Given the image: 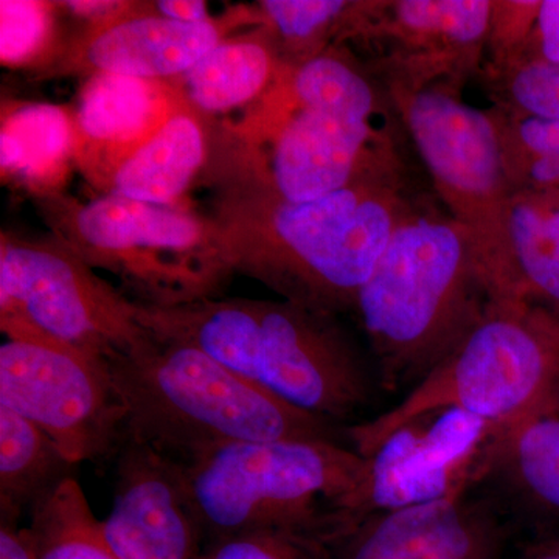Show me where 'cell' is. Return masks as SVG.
Segmentation results:
<instances>
[{
    "mask_svg": "<svg viewBox=\"0 0 559 559\" xmlns=\"http://www.w3.org/2000/svg\"><path fill=\"white\" fill-rule=\"evenodd\" d=\"M178 466L205 546L270 528L341 543L364 521L369 460L331 439L238 441Z\"/></svg>",
    "mask_w": 559,
    "mask_h": 559,
    "instance_id": "obj_4",
    "label": "cell"
},
{
    "mask_svg": "<svg viewBox=\"0 0 559 559\" xmlns=\"http://www.w3.org/2000/svg\"><path fill=\"white\" fill-rule=\"evenodd\" d=\"M514 428L559 411V318L540 307H491L396 407L348 429L369 459L400 429L443 411Z\"/></svg>",
    "mask_w": 559,
    "mask_h": 559,
    "instance_id": "obj_6",
    "label": "cell"
},
{
    "mask_svg": "<svg viewBox=\"0 0 559 559\" xmlns=\"http://www.w3.org/2000/svg\"><path fill=\"white\" fill-rule=\"evenodd\" d=\"M491 308L473 245L450 213L415 205L356 299L389 389L419 382Z\"/></svg>",
    "mask_w": 559,
    "mask_h": 559,
    "instance_id": "obj_3",
    "label": "cell"
},
{
    "mask_svg": "<svg viewBox=\"0 0 559 559\" xmlns=\"http://www.w3.org/2000/svg\"><path fill=\"white\" fill-rule=\"evenodd\" d=\"M488 80L502 108L538 119L559 120V62L524 60L488 75Z\"/></svg>",
    "mask_w": 559,
    "mask_h": 559,
    "instance_id": "obj_27",
    "label": "cell"
},
{
    "mask_svg": "<svg viewBox=\"0 0 559 559\" xmlns=\"http://www.w3.org/2000/svg\"><path fill=\"white\" fill-rule=\"evenodd\" d=\"M492 0H358L342 40L374 51L382 84L469 79L487 57Z\"/></svg>",
    "mask_w": 559,
    "mask_h": 559,
    "instance_id": "obj_12",
    "label": "cell"
},
{
    "mask_svg": "<svg viewBox=\"0 0 559 559\" xmlns=\"http://www.w3.org/2000/svg\"><path fill=\"white\" fill-rule=\"evenodd\" d=\"M543 0H492L487 35V75L524 58Z\"/></svg>",
    "mask_w": 559,
    "mask_h": 559,
    "instance_id": "obj_29",
    "label": "cell"
},
{
    "mask_svg": "<svg viewBox=\"0 0 559 559\" xmlns=\"http://www.w3.org/2000/svg\"><path fill=\"white\" fill-rule=\"evenodd\" d=\"M337 544L310 530H259L210 543L200 559H336Z\"/></svg>",
    "mask_w": 559,
    "mask_h": 559,
    "instance_id": "obj_26",
    "label": "cell"
},
{
    "mask_svg": "<svg viewBox=\"0 0 559 559\" xmlns=\"http://www.w3.org/2000/svg\"><path fill=\"white\" fill-rule=\"evenodd\" d=\"M128 2H105V0H100V2H64L62 5L66 7L72 13H75L76 16L86 17L91 22H98L103 20H108V17L114 16V14L119 13Z\"/></svg>",
    "mask_w": 559,
    "mask_h": 559,
    "instance_id": "obj_34",
    "label": "cell"
},
{
    "mask_svg": "<svg viewBox=\"0 0 559 559\" xmlns=\"http://www.w3.org/2000/svg\"><path fill=\"white\" fill-rule=\"evenodd\" d=\"M353 0H263L261 27L285 66H299L331 49L344 27Z\"/></svg>",
    "mask_w": 559,
    "mask_h": 559,
    "instance_id": "obj_24",
    "label": "cell"
},
{
    "mask_svg": "<svg viewBox=\"0 0 559 559\" xmlns=\"http://www.w3.org/2000/svg\"><path fill=\"white\" fill-rule=\"evenodd\" d=\"M0 559H38L32 528H17L16 522L2 521Z\"/></svg>",
    "mask_w": 559,
    "mask_h": 559,
    "instance_id": "obj_32",
    "label": "cell"
},
{
    "mask_svg": "<svg viewBox=\"0 0 559 559\" xmlns=\"http://www.w3.org/2000/svg\"><path fill=\"white\" fill-rule=\"evenodd\" d=\"M226 31V25L216 20L187 24L160 16L153 7L128 2L108 20L92 22L66 68L171 81L223 43Z\"/></svg>",
    "mask_w": 559,
    "mask_h": 559,
    "instance_id": "obj_15",
    "label": "cell"
},
{
    "mask_svg": "<svg viewBox=\"0 0 559 559\" xmlns=\"http://www.w3.org/2000/svg\"><path fill=\"white\" fill-rule=\"evenodd\" d=\"M463 84L440 80L384 87L447 212L468 234L491 307H530L511 260L507 216L513 187L498 124L491 108H474L463 100Z\"/></svg>",
    "mask_w": 559,
    "mask_h": 559,
    "instance_id": "obj_7",
    "label": "cell"
},
{
    "mask_svg": "<svg viewBox=\"0 0 559 559\" xmlns=\"http://www.w3.org/2000/svg\"><path fill=\"white\" fill-rule=\"evenodd\" d=\"M274 40L266 31L241 39H224L175 81L202 116L227 112L264 97L282 70Z\"/></svg>",
    "mask_w": 559,
    "mask_h": 559,
    "instance_id": "obj_20",
    "label": "cell"
},
{
    "mask_svg": "<svg viewBox=\"0 0 559 559\" xmlns=\"http://www.w3.org/2000/svg\"><path fill=\"white\" fill-rule=\"evenodd\" d=\"M507 229L522 299L559 316V190H513Z\"/></svg>",
    "mask_w": 559,
    "mask_h": 559,
    "instance_id": "obj_21",
    "label": "cell"
},
{
    "mask_svg": "<svg viewBox=\"0 0 559 559\" xmlns=\"http://www.w3.org/2000/svg\"><path fill=\"white\" fill-rule=\"evenodd\" d=\"M124 440L175 462L238 441L330 439V423L283 403L182 342L156 340L109 367Z\"/></svg>",
    "mask_w": 559,
    "mask_h": 559,
    "instance_id": "obj_5",
    "label": "cell"
},
{
    "mask_svg": "<svg viewBox=\"0 0 559 559\" xmlns=\"http://www.w3.org/2000/svg\"><path fill=\"white\" fill-rule=\"evenodd\" d=\"M491 110L503 159L559 156V120L524 116L499 105Z\"/></svg>",
    "mask_w": 559,
    "mask_h": 559,
    "instance_id": "obj_30",
    "label": "cell"
},
{
    "mask_svg": "<svg viewBox=\"0 0 559 559\" xmlns=\"http://www.w3.org/2000/svg\"><path fill=\"white\" fill-rule=\"evenodd\" d=\"M205 116L180 100L159 131L127 157L109 182V193L150 204L179 207L209 156Z\"/></svg>",
    "mask_w": 559,
    "mask_h": 559,
    "instance_id": "obj_18",
    "label": "cell"
},
{
    "mask_svg": "<svg viewBox=\"0 0 559 559\" xmlns=\"http://www.w3.org/2000/svg\"><path fill=\"white\" fill-rule=\"evenodd\" d=\"M60 241L92 267L119 275L146 307L209 299L230 274L212 219L106 193L84 204L40 198Z\"/></svg>",
    "mask_w": 559,
    "mask_h": 559,
    "instance_id": "obj_8",
    "label": "cell"
},
{
    "mask_svg": "<svg viewBox=\"0 0 559 559\" xmlns=\"http://www.w3.org/2000/svg\"><path fill=\"white\" fill-rule=\"evenodd\" d=\"M32 518L38 559H120L73 477L40 498Z\"/></svg>",
    "mask_w": 559,
    "mask_h": 559,
    "instance_id": "obj_23",
    "label": "cell"
},
{
    "mask_svg": "<svg viewBox=\"0 0 559 559\" xmlns=\"http://www.w3.org/2000/svg\"><path fill=\"white\" fill-rule=\"evenodd\" d=\"M535 559H559V551H551V554L540 555Z\"/></svg>",
    "mask_w": 559,
    "mask_h": 559,
    "instance_id": "obj_35",
    "label": "cell"
},
{
    "mask_svg": "<svg viewBox=\"0 0 559 559\" xmlns=\"http://www.w3.org/2000/svg\"><path fill=\"white\" fill-rule=\"evenodd\" d=\"M331 316L288 300L201 299L151 307L145 323L312 417L348 418L369 400V380Z\"/></svg>",
    "mask_w": 559,
    "mask_h": 559,
    "instance_id": "obj_2",
    "label": "cell"
},
{
    "mask_svg": "<svg viewBox=\"0 0 559 559\" xmlns=\"http://www.w3.org/2000/svg\"><path fill=\"white\" fill-rule=\"evenodd\" d=\"M153 9L168 20L187 22V24H204L212 22L207 3L201 0H159L153 3Z\"/></svg>",
    "mask_w": 559,
    "mask_h": 559,
    "instance_id": "obj_33",
    "label": "cell"
},
{
    "mask_svg": "<svg viewBox=\"0 0 559 559\" xmlns=\"http://www.w3.org/2000/svg\"><path fill=\"white\" fill-rule=\"evenodd\" d=\"M377 119L301 105L278 79L263 97L250 139L267 140V153L241 160L289 201L319 200L362 180L403 178L389 132Z\"/></svg>",
    "mask_w": 559,
    "mask_h": 559,
    "instance_id": "obj_10",
    "label": "cell"
},
{
    "mask_svg": "<svg viewBox=\"0 0 559 559\" xmlns=\"http://www.w3.org/2000/svg\"><path fill=\"white\" fill-rule=\"evenodd\" d=\"M53 3L39 0L0 2V60L10 68L40 60L53 40Z\"/></svg>",
    "mask_w": 559,
    "mask_h": 559,
    "instance_id": "obj_28",
    "label": "cell"
},
{
    "mask_svg": "<svg viewBox=\"0 0 559 559\" xmlns=\"http://www.w3.org/2000/svg\"><path fill=\"white\" fill-rule=\"evenodd\" d=\"M49 437L27 418L0 406V503L2 521H16L50 489L68 479L70 468Z\"/></svg>",
    "mask_w": 559,
    "mask_h": 559,
    "instance_id": "obj_22",
    "label": "cell"
},
{
    "mask_svg": "<svg viewBox=\"0 0 559 559\" xmlns=\"http://www.w3.org/2000/svg\"><path fill=\"white\" fill-rule=\"evenodd\" d=\"M495 443L510 455L525 488L544 503L559 509L558 411L498 430Z\"/></svg>",
    "mask_w": 559,
    "mask_h": 559,
    "instance_id": "obj_25",
    "label": "cell"
},
{
    "mask_svg": "<svg viewBox=\"0 0 559 559\" xmlns=\"http://www.w3.org/2000/svg\"><path fill=\"white\" fill-rule=\"evenodd\" d=\"M403 178L362 180L319 200H286L241 160L224 176L215 227L230 272L333 318L355 310L401 219L415 209Z\"/></svg>",
    "mask_w": 559,
    "mask_h": 559,
    "instance_id": "obj_1",
    "label": "cell"
},
{
    "mask_svg": "<svg viewBox=\"0 0 559 559\" xmlns=\"http://www.w3.org/2000/svg\"><path fill=\"white\" fill-rule=\"evenodd\" d=\"M180 100L175 81L94 73L73 116L75 160L95 183L109 186L121 162L160 130Z\"/></svg>",
    "mask_w": 559,
    "mask_h": 559,
    "instance_id": "obj_16",
    "label": "cell"
},
{
    "mask_svg": "<svg viewBox=\"0 0 559 559\" xmlns=\"http://www.w3.org/2000/svg\"><path fill=\"white\" fill-rule=\"evenodd\" d=\"M502 532L460 495L371 514L337 544L336 559H498Z\"/></svg>",
    "mask_w": 559,
    "mask_h": 559,
    "instance_id": "obj_17",
    "label": "cell"
},
{
    "mask_svg": "<svg viewBox=\"0 0 559 559\" xmlns=\"http://www.w3.org/2000/svg\"><path fill=\"white\" fill-rule=\"evenodd\" d=\"M428 426L415 421L400 429L370 455L364 520L462 495L480 443L495 426L463 411L436 414Z\"/></svg>",
    "mask_w": 559,
    "mask_h": 559,
    "instance_id": "obj_13",
    "label": "cell"
},
{
    "mask_svg": "<svg viewBox=\"0 0 559 559\" xmlns=\"http://www.w3.org/2000/svg\"><path fill=\"white\" fill-rule=\"evenodd\" d=\"M0 406L38 426L72 466L124 439L127 407L109 370L40 337H7L0 347Z\"/></svg>",
    "mask_w": 559,
    "mask_h": 559,
    "instance_id": "obj_11",
    "label": "cell"
},
{
    "mask_svg": "<svg viewBox=\"0 0 559 559\" xmlns=\"http://www.w3.org/2000/svg\"><path fill=\"white\" fill-rule=\"evenodd\" d=\"M558 318H559V316H558Z\"/></svg>",
    "mask_w": 559,
    "mask_h": 559,
    "instance_id": "obj_36",
    "label": "cell"
},
{
    "mask_svg": "<svg viewBox=\"0 0 559 559\" xmlns=\"http://www.w3.org/2000/svg\"><path fill=\"white\" fill-rule=\"evenodd\" d=\"M75 159V123L69 110L50 103L9 108L0 130L3 178L28 187L40 198L60 194Z\"/></svg>",
    "mask_w": 559,
    "mask_h": 559,
    "instance_id": "obj_19",
    "label": "cell"
},
{
    "mask_svg": "<svg viewBox=\"0 0 559 559\" xmlns=\"http://www.w3.org/2000/svg\"><path fill=\"white\" fill-rule=\"evenodd\" d=\"M112 509L102 521L120 559H200L204 539L178 463L145 444L124 441Z\"/></svg>",
    "mask_w": 559,
    "mask_h": 559,
    "instance_id": "obj_14",
    "label": "cell"
},
{
    "mask_svg": "<svg viewBox=\"0 0 559 559\" xmlns=\"http://www.w3.org/2000/svg\"><path fill=\"white\" fill-rule=\"evenodd\" d=\"M0 326L7 337H40L109 369L154 341L139 305L98 277L64 242L0 245Z\"/></svg>",
    "mask_w": 559,
    "mask_h": 559,
    "instance_id": "obj_9",
    "label": "cell"
},
{
    "mask_svg": "<svg viewBox=\"0 0 559 559\" xmlns=\"http://www.w3.org/2000/svg\"><path fill=\"white\" fill-rule=\"evenodd\" d=\"M524 60L559 62V0H543ZM521 62V61H520Z\"/></svg>",
    "mask_w": 559,
    "mask_h": 559,
    "instance_id": "obj_31",
    "label": "cell"
}]
</instances>
